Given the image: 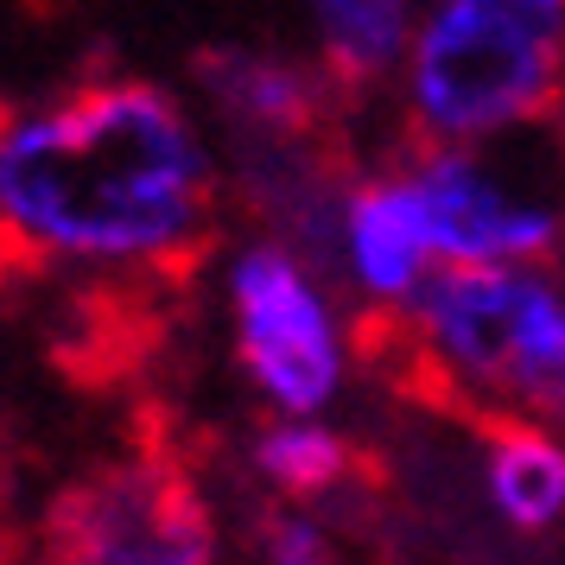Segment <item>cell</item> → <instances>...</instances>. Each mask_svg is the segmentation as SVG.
Listing matches in <instances>:
<instances>
[{
	"label": "cell",
	"instance_id": "cell-1",
	"mask_svg": "<svg viewBox=\"0 0 565 565\" xmlns=\"http://www.w3.org/2000/svg\"><path fill=\"white\" fill-rule=\"evenodd\" d=\"M216 242V172L184 108L147 77H83L0 103V280L57 267L191 280Z\"/></svg>",
	"mask_w": 565,
	"mask_h": 565
},
{
	"label": "cell",
	"instance_id": "cell-2",
	"mask_svg": "<svg viewBox=\"0 0 565 565\" xmlns=\"http://www.w3.org/2000/svg\"><path fill=\"white\" fill-rule=\"evenodd\" d=\"M369 369L394 375L419 407L477 426L527 413L565 426V286L540 267H451L401 311H369L356 331Z\"/></svg>",
	"mask_w": 565,
	"mask_h": 565
},
{
	"label": "cell",
	"instance_id": "cell-3",
	"mask_svg": "<svg viewBox=\"0 0 565 565\" xmlns=\"http://www.w3.org/2000/svg\"><path fill=\"white\" fill-rule=\"evenodd\" d=\"M565 108V0H433L407 45V140L470 147Z\"/></svg>",
	"mask_w": 565,
	"mask_h": 565
},
{
	"label": "cell",
	"instance_id": "cell-4",
	"mask_svg": "<svg viewBox=\"0 0 565 565\" xmlns=\"http://www.w3.org/2000/svg\"><path fill=\"white\" fill-rule=\"evenodd\" d=\"M45 565H216V534L184 463L140 451L57 495Z\"/></svg>",
	"mask_w": 565,
	"mask_h": 565
},
{
	"label": "cell",
	"instance_id": "cell-5",
	"mask_svg": "<svg viewBox=\"0 0 565 565\" xmlns=\"http://www.w3.org/2000/svg\"><path fill=\"white\" fill-rule=\"evenodd\" d=\"M230 318L242 375L286 413L311 419L343 387V337L311 280V267L280 242L242 248L230 267Z\"/></svg>",
	"mask_w": 565,
	"mask_h": 565
},
{
	"label": "cell",
	"instance_id": "cell-6",
	"mask_svg": "<svg viewBox=\"0 0 565 565\" xmlns=\"http://www.w3.org/2000/svg\"><path fill=\"white\" fill-rule=\"evenodd\" d=\"M401 172L426 210V235L445 267H534V260L559 255L565 204L509 179L502 166L463 153V147H413L407 140Z\"/></svg>",
	"mask_w": 565,
	"mask_h": 565
},
{
	"label": "cell",
	"instance_id": "cell-7",
	"mask_svg": "<svg viewBox=\"0 0 565 565\" xmlns=\"http://www.w3.org/2000/svg\"><path fill=\"white\" fill-rule=\"evenodd\" d=\"M198 83L216 103L242 140H267V147H306V153H331L337 128H343V89L324 77V64H292L274 52H223L198 57Z\"/></svg>",
	"mask_w": 565,
	"mask_h": 565
},
{
	"label": "cell",
	"instance_id": "cell-8",
	"mask_svg": "<svg viewBox=\"0 0 565 565\" xmlns=\"http://www.w3.org/2000/svg\"><path fill=\"white\" fill-rule=\"evenodd\" d=\"M343 274L375 311H401L419 299V286L433 280V235H426V210L413 198L407 172H387L375 184H356L343 198Z\"/></svg>",
	"mask_w": 565,
	"mask_h": 565
},
{
	"label": "cell",
	"instance_id": "cell-9",
	"mask_svg": "<svg viewBox=\"0 0 565 565\" xmlns=\"http://www.w3.org/2000/svg\"><path fill=\"white\" fill-rule=\"evenodd\" d=\"M483 433V495L514 534H553L565 521V438L527 413H489Z\"/></svg>",
	"mask_w": 565,
	"mask_h": 565
},
{
	"label": "cell",
	"instance_id": "cell-10",
	"mask_svg": "<svg viewBox=\"0 0 565 565\" xmlns=\"http://www.w3.org/2000/svg\"><path fill=\"white\" fill-rule=\"evenodd\" d=\"M299 7L318 32L324 77L343 96L375 89L413 45V0H299Z\"/></svg>",
	"mask_w": 565,
	"mask_h": 565
},
{
	"label": "cell",
	"instance_id": "cell-11",
	"mask_svg": "<svg viewBox=\"0 0 565 565\" xmlns=\"http://www.w3.org/2000/svg\"><path fill=\"white\" fill-rule=\"evenodd\" d=\"M255 477L286 502H324L362 477L356 445L318 419H280L255 438Z\"/></svg>",
	"mask_w": 565,
	"mask_h": 565
},
{
	"label": "cell",
	"instance_id": "cell-12",
	"mask_svg": "<svg viewBox=\"0 0 565 565\" xmlns=\"http://www.w3.org/2000/svg\"><path fill=\"white\" fill-rule=\"evenodd\" d=\"M260 565H343V553L311 514L267 509V521H260Z\"/></svg>",
	"mask_w": 565,
	"mask_h": 565
},
{
	"label": "cell",
	"instance_id": "cell-13",
	"mask_svg": "<svg viewBox=\"0 0 565 565\" xmlns=\"http://www.w3.org/2000/svg\"><path fill=\"white\" fill-rule=\"evenodd\" d=\"M0 495H7V438H0Z\"/></svg>",
	"mask_w": 565,
	"mask_h": 565
}]
</instances>
